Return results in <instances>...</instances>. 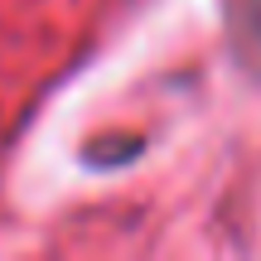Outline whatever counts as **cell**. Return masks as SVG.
Returning <instances> with one entry per match:
<instances>
[{
	"mask_svg": "<svg viewBox=\"0 0 261 261\" xmlns=\"http://www.w3.org/2000/svg\"><path fill=\"white\" fill-rule=\"evenodd\" d=\"M227 15L237 24V39L261 54V0H227Z\"/></svg>",
	"mask_w": 261,
	"mask_h": 261,
	"instance_id": "obj_1",
	"label": "cell"
}]
</instances>
